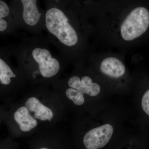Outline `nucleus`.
<instances>
[{
    "instance_id": "f257e3e1",
    "label": "nucleus",
    "mask_w": 149,
    "mask_h": 149,
    "mask_svg": "<svg viewBox=\"0 0 149 149\" xmlns=\"http://www.w3.org/2000/svg\"><path fill=\"white\" fill-rule=\"evenodd\" d=\"M68 109L55 91L37 88L0 107V121L8 137L30 138L44 130L57 127L65 121Z\"/></svg>"
},
{
    "instance_id": "f03ea898",
    "label": "nucleus",
    "mask_w": 149,
    "mask_h": 149,
    "mask_svg": "<svg viewBox=\"0 0 149 149\" xmlns=\"http://www.w3.org/2000/svg\"><path fill=\"white\" fill-rule=\"evenodd\" d=\"M45 23L48 31L65 45L72 47L76 45L78 39L77 32L61 10L56 8L48 10Z\"/></svg>"
},
{
    "instance_id": "7ed1b4c3",
    "label": "nucleus",
    "mask_w": 149,
    "mask_h": 149,
    "mask_svg": "<svg viewBox=\"0 0 149 149\" xmlns=\"http://www.w3.org/2000/svg\"><path fill=\"white\" fill-rule=\"evenodd\" d=\"M27 139L28 149H72L68 136L58 126Z\"/></svg>"
},
{
    "instance_id": "20e7f679",
    "label": "nucleus",
    "mask_w": 149,
    "mask_h": 149,
    "mask_svg": "<svg viewBox=\"0 0 149 149\" xmlns=\"http://www.w3.org/2000/svg\"><path fill=\"white\" fill-rule=\"evenodd\" d=\"M149 27V12L145 8L134 9L126 17L120 27L123 40L132 41L145 33Z\"/></svg>"
},
{
    "instance_id": "39448f33",
    "label": "nucleus",
    "mask_w": 149,
    "mask_h": 149,
    "mask_svg": "<svg viewBox=\"0 0 149 149\" xmlns=\"http://www.w3.org/2000/svg\"><path fill=\"white\" fill-rule=\"evenodd\" d=\"M33 58L38 64V71L34 83L38 81V76L41 77L40 80L53 79L57 75L60 65L56 59L52 56L49 51L45 48H35L32 52Z\"/></svg>"
},
{
    "instance_id": "423d86ee",
    "label": "nucleus",
    "mask_w": 149,
    "mask_h": 149,
    "mask_svg": "<svg viewBox=\"0 0 149 149\" xmlns=\"http://www.w3.org/2000/svg\"><path fill=\"white\" fill-rule=\"evenodd\" d=\"M113 133V128L110 124L91 128L84 132L81 143L85 149H99L109 142Z\"/></svg>"
},
{
    "instance_id": "0eeeda50",
    "label": "nucleus",
    "mask_w": 149,
    "mask_h": 149,
    "mask_svg": "<svg viewBox=\"0 0 149 149\" xmlns=\"http://www.w3.org/2000/svg\"><path fill=\"white\" fill-rule=\"evenodd\" d=\"M58 84L77 90L85 96L86 101V96L94 97L98 95L101 91L100 85L93 82L91 77L88 75H84L81 78L73 75L67 80L66 84L63 83Z\"/></svg>"
},
{
    "instance_id": "6e6552de",
    "label": "nucleus",
    "mask_w": 149,
    "mask_h": 149,
    "mask_svg": "<svg viewBox=\"0 0 149 149\" xmlns=\"http://www.w3.org/2000/svg\"><path fill=\"white\" fill-rule=\"evenodd\" d=\"M100 70L103 74L113 78L122 77L125 72V67L122 62L113 57L104 59L101 63Z\"/></svg>"
},
{
    "instance_id": "1a4fd4ad",
    "label": "nucleus",
    "mask_w": 149,
    "mask_h": 149,
    "mask_svg": "<svg viewBox=\"0 0 149 149\" xmlns=\"http://www.w3.org/2000/svg\"><path fill=\"white\" fill-rule=\"evenodd\" d=\"M36 0H22L23 10L22 17L25 23L35 26L40 20L42 14L40 13L37 8Z\"/></svg>"
},
{
    "instance_id": "9d476101",
    "label": "nucleus",
    "mask_w": 149,
    "mask_h": 149,
    "mask_svg": "<svg viewBox=\"0 0 149 149\" xmlns=\"http://www.w3.org/2000/svg\"><path fill=\"white\" fill-rule=\"evenodd\" d=\"M0 149H21L17 143L9 137L1 139L0 140Z\"/></svg>"
},
{
    "instance_id": "9b49d317",
    "label": "nucleus",
    "mask_w": 149,
    "mask_h": 149,
    "mask_svg": "<svg viewBox=\"0 0 149 149\" xmlns=\"http://www.w3.org/2000/svg\"><path fill=\"white\" fill-rule=\"evenodd\" d=\"M141 106L144 111L149 116V90L146 91L143 96Z\"/></svg>"
},
{
    "instance_id": "f8f14e48",
    "label": "nucleus",
    "mask_w": 149,
    "mask_h": 149,
    "mask_svg": "<svg viewBox=\"0 0 149 149\" xmlns=\"http://www.w3.org/2000/svg\"><path fill=\"white\" fill-rule=\"evenodd\" d=\"M9 13L8 5L3 1H0V18H3L8 16Z\"/></svg>"
},
{
    "instance_id": "ddd939ff",
    "label": "nucleus",
    "mask_w": 149,
    "mask_h": 149,
    "mask_svg": "<svg viewBox=\"0 0 149 149\" xmlns=\"http://www.w3.org/2000/svg\"><path fill=\"white\" fill-rule=\"evenodd\" d=\"M8 24L6 21L3 18H0V31L4 32L6 29Z\"/></svg>"
}]
</instances>
